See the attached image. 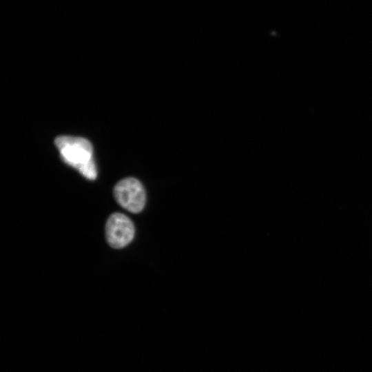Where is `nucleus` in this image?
Listing matches in <instances>:
<instances>
[{
	"label": "nucleus",
	"instance_id": "obj_2",
	"mask_svg": "<svg viewBox=\"0 0 372 372\" xmlns=\"http://www.w3.org/2000/svg\"><path fill=\"white\" fill-rule=\"evenodd\" d=\"M116 202L126 210L138 213L145 204V192L139 180L134 178H125L119 180L114 188Z\"/></svg>",
	"mask_w": 372,
	"mask_h": 372
},
{
	"label": "nucleus",
	"instance_id": "obj_3",
	"mask_svg": "<svg viewBox=\"0 0 372 372\" xmlns=\"http://www.w3.org/2000/svg\"><path fill=\"white\" fill-rule=\"evenodd\" d=\"M134 231L133 223L123 214H112L106 222V239L113 248L120 249L128 245L134 238Z\"/></svg>",
	"mask_w": 372,
	"mask_h": 372
},
{
	"label": "nucleus",
	"instance_id": "obj_1",
	"mask_svg": "<svg viewBox=\"0 0 372 372\" xmlns=\"http://www.w3.org/2000/svg\"><path fill=\"white\" fill-rule=\"evenodd\" d=\"M62 160L77 169L86 178L94 180L97 176L93 159V147L86 138L72 136H59L54 140Z\"/></svg>",
	"mask_w": 372,
	"mask_h": 372
}]
</instances>
